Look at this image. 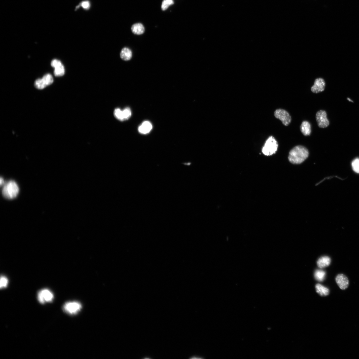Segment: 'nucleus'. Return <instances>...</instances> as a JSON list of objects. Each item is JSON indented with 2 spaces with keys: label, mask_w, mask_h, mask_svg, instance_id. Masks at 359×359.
<instances>
[{
  "label": "nucleus",
  "mask_w": 359,
  "mask_h": 359,
  "mask_svg": "<svg viewBox=\"0 0 359 359\" xmlns=\"http://www.w3.org/2000/svg\"><path fill=\"white\" fill-rule=\"evenodd\" d=\"M309 152L308 149L303 146H297L289 152L288 160L292 164H300L308 158Z\"/></svg>",
  "instance_id": "f257e3e1"
},
{
  "label": "nucleus",
  "mask_w": 359,
  "mask_h": 359,
  "mask_svg": "<svg viewBox=\"0 0 359 359\" xmlns=\"http://www.w3.org/2000/svg\"><path fill=\"white\" fill-rule=\"evenodd\" d=\"M19 191V187L16 182L10 181L4 185L2 192L3 195L5 198L12 199L17 196Z\"/></svg>",
  "instance_id": "f03ea898"
},
{
  "label": "nucleus",
  "mask_w": 359,
  "mask_h": 359,
  "mask_svg": "<svg viewBox=\"0 0 359 359\" xmlns=\"http://www.w3.org/2000/svg\"><path fill=\"white\" fill-rule=\"evenodd\" d=\"M278 145L277 141L272 136L270 137L266 141L263 148V154L266 156L272 155L278 150Z\"/></svg>",
  "instance_id": "7ed1b4c3"
},
{
  "label": "nucleus",
  "mask_w": 359,
  "mask_h": 359,
  "mask_svg": "<svg viewBox=\"0 0 359 359\" xmlns=\"http://www.w3.org/2000/svg\"><path fill=\"white\" fill-rule=\"evenodd\" d=\"M274 115L276 118L280 120L285 126L289 125L291 121V117L289 113L286 110L279 109L274 112Z\"/></svg>",
  "instance_id": "20e7f679"
},
{
  "label": "nucleus",
  "mask_w": 359,
  "mask_h": 359,
  "mask_svg": "<svg viewBox=\"0 0 359 359\" xmlns=\"http://www.w3.org/2000/svg\"><path fill=\"white\" fill-rule=\"evenodd\" d=\"M53 79L50 74L45 75L42 79H38L35 82L34 86L37 89L42 90L44 88L52 84Z\"/></svg>",
  "instance_id": "39448f33"
},
{
  "label": "nucleus",
  "mask_w": 359,
  "mask_h": 359,
  "mask_svg": "<svg viewBox=\"0 0 359 359\" xmlns=\"http://www.w3.org/2000/svg\"><path fill=\"white\" fill-rule=\"evenodd\" d=\"M81 307V305L80 303L73 301L68 302L65 304L63 309L66 313L70 315H75L80 311Z\"/></svg>",
  "instance_id": "423d86ee"
},
{
  "label": "nucleus",
  "mask_w": 359,
  "mask_h": 359,
  "mask_svg": "<svg viewBox=\"0 0 359 359\" xmlns=\"http://www.w3.org/2000/svg\"><path fill=\"white\" fill-rule=\"evenodd\" d=\"M316 119L318 126L320 128H326L329 125V122L325 110H320L318 111L316 115Z\"/></svg>",
  "instance_id": "0eeeda50"
},
{
  "label": "nucleus",
  "mask_w": 359,
  "mask_h": 359,
  "mask_svg": "<svg viewBox=\"0 0 359 359\" xmlns=\"http://www.w3.org/2000/svg\"><path fill=\"white\" fill-rule=\"evenodd\" d=\"M53 298V294L48 289H44L40 291L38 294V301L40 303L42 304L51 302Z\"/></svg>",
  "instance_id": "6e6552de"
},
{
  "label": "nucleus",
  "mask_w": 359,
  "mask_h": 359,
  "mask_svg": "<svg viewBox=\"0 0 359 359\" xmlns=\"http://www.w3.org/2000/svg\"><path fill=\"white\" fill-rule=\"evenodd\" d=\"M326 87V83L324 79L322 78L316 79L313 85L312 86L311 90L314 93H319L324 91Z\"/></svg>",
  "instance_id": "1a4fd4ad"
},
{
  "label": "nucleus",
  "mask_w": 359,
  "mask_h": 359,
  "mask_svg": "<svg viewBox=\"0 0 359 359\" xmlns=\"http://www.w3.org/2000/svg\"><path fill=\"white\" fill-rule=\"evenodd\" d=\"M335 281L340 289L343 290L347 289L349 285L348 278L343 274H338L335 278Z\"/></svg>",
  "instance_id": "9d476101"
},
{
  "label": "nucleus",
  "mask_w": 359,
  "mask_h": 359,
  "mask_svg": "<svg viewBox=\"0 0 359 359\" xmlns=\"http://www.w3.org/2000/svg\"><path fill=\"white\" fill-rule=\"evenodd\" d=\"M51 65L55 68L54 74L57 76H61L65 74V69L64 66L59 60L54 59L51 63Z\"/></svg>",
  "instance_id": "9b49d317"
},
{
  "label": "nucleus",
  "mask_w": 359,
  "mask_h": 359,
  "mask_svg": "<svg viewBox=\"0 0 359 359\" xmlns=\"http://www.w3.org/2000/svg\"><path fill=\"white\" fill-rule=\"evenodd\" d=\"M331 260L328 256H323L320 258L317 262L318 267L322 269L328 266L331 263Z\"/></svg>",
  "instance_id": "f8f14e48"
},
{
  "label": "nucleus",
  "mask_w": 359,
  "mask_h": 359,
  "mask_svg": "<svg viewBox=\"0 0 359 359\" xmlns=\"http://www.w3.org/2000/svg\"><path fill=\"white\" fill-rule=\"evenodd\" d=\"M152 128L151 123L149 121H145L139 126L138 131L141 133L146 134L149 133Z\"/></svg>",
  "instance_id": "ddd939ff"
},
{
  "label": "nucleus",
  "mask_w": 359,
  "mask_h": 359,
  "mask_svg": "<svg viewBox=\"0 0 359 359\" xmlns=\"http://www.w3.org/2000/svg\"><path fill=\"white\" fill-rule=\"evenodd\" d=\"M300 130L304 136H309L311 132L310 123L307 121H303L300 126Z\"/></svg>",
  "instance_id": "4468645a"
},
{
  "label": "nucleus",
  "mask_w": 359,
  "mask_h": 359,
  "mask_svg": "<svg viewBox=\"0 0 359 359\" xmlns=\"http://www.w3.org/2000/svg\"><path fill=\"white\" fill-rule=\"evenodd\" d=\"M317 292L322 296H326L329 295V290L328 288L323 285L317 284L315 286Z\"/></svg>",
  "instance_id": "2eb2a0df"
},
{
  "label": "nucleus",
  "mask_w": 359,
  "mask_h": 359,
  "mask_svg": "<svg viewBox=\"0 0 359 359\" xmlns=\"http://www.w3.org/2000/svg\"><path fill=\"white\" fill-rule=\"evenodd\" d=\"M120 56L122 60L128 61L131 60L132 58V53L131 50L128 48H124L121 51Z\"/></svg>",
  "instance_id": "dca6fc26"
},
{
  "label": "nucleus",
  "mask_w": 359,
  "mask_h": 359,
  "mask_svg": "<svg viewBox=\"0 0 359 359\" xmlns=\"http://www.w3.org/2000/svg\"><path fill=\"white\" fill-rule=\"evenodd\" d=\"M132 31L135 34L141 35L143 34L145 29L143 25L141 23H136L133 25L132 27Z\"/></svg>",
  "instance_id": "f3484780"
},
{
  "label": "nucleus",
  "mask_w": 359,
  "mask_h": 359,
  "mask_svg": "<svg viewBox=\"0 0 359 359\" xmlns=\"http://www.w3.org/2000/svg\"><path fill=\"white\" fill-rule=\"evenodd\" d=\"M326 273L324 271L322 270H317L314 273V277L317 281L322 282L324 280Z\"/></svg>",
  "instance_id": "a211bd4d"
},
{
  "label": "nucleus",
  "mask_w": 359,
  "mask_h": 359,
  "mask_svg": "<svg viewBox=\"0 0 359 359\" xmlns=\"http://www.w3.org/2000/svg\"><path fill=\"white\" fill-rule=\"evenodd\" d=\"M351 165L353 170L356 173H359V158L355 159L352 162Z\"/></svg>",
  "instance_id": "6ab92c4d"
},
{
  "label": "nucleus",
  "mask_w": 359,
  "mask_h": 359,
  "mask_svg": "<svg viewBox=\"0 0 359 359\" xmlns=\"http://www.w3.org/2000/svg\"><path fill=\"white\" fill-rule=\"evenodd\" d=\"M114 115L115 116L117 119L121 121L124 120V117H123V111L121 109H115L114 111Z\"/></svg>",
  "instance_id": "aec40b11"
},
{
  "label": "nucleus",
  "mask_w": 359,
  "mask_h": 359,
  "mask_svg": "<svg viewBox=\"0 0 359 359\" xmlns=\"http://www.w3.org/2000/svg\"><path fill=\"white\" fill-rule=\"evenodd\" d=\"M174 2L173 0H164L162 3L161 6L162 9L163 10H166L170 5L173 4Z\"/></svg>",
  "instance_id": "412c9836"
},
{
  "label": "nucleus",
  "mask_w": 359,
  "mask_h": 359,
  "mask_svg": "<svg viewBox=\"0 0 359 359\" xmlns=\"http://www.w3.org/2000/svg\"><path fill=\"white\" fill-rule=\"evenodd\" d=\"M123 117L124 120H128L132 115L131 110L129 108H126L123 111Z\"/></svg>",
  "instance_id": "4be33fe9"
},
{
  "label": "nucleus",
  "mask_w": 359,
  "mask_h": 359,
  "mask_svg": "<svg viewBox=\"0 0 359 359\" xmlns=\"http://www.w3.org/2000/svg\"><path fill=\"white\" fill-rule=\"evenodd\" d=\"M8 284V279L5 277L2 276H1V283H0V287L1 289L7 287Z\"/></svg>",
  "instance_id": "5701e85b"
},
{
  "label": "nucleus",
  "mask_w": 359,
  "mask_h": 359,
  "mask_svg": "<svg viewBox=\"0 0 359 359\" xmlns=\"http://www.w3.org/2000/svg\"><path fill=\"white\" fill-rule=\"evenodd\" d=\"M80 6L85 9H89L90 7V4L89 1H85L82 2L80 5L76 7V9L79 8Z\"/></svg>",
  "instance_id": "b1692460"
},
{
  "label": "nucleus",
  "mask_w": 359,
  "mask_h": 359,
  "mask_svg": "<svg viewBox=\"0 0 359 359\" xmlns=\"http://www.w3.org/2000/svg\"><path fill=\"white\" fill-rule=\"evenodd\" d=\"M4 184V181L3 179V178H1V185L2 186V185H3V184Z\"/></svg>",
  "instance_id": "393cba45"
},
{
  "label": "nucleus",
  "mask_w": 359,
  "mask_h": 359,
  "mask_svg": "<svg viewBox=\"0 0 359 359\" xmlns=\"http://www.w3.org/2000/svg\"><path fill=\"white\" fill-rule=\"evenodd\" d=\"M347 99H348V100L349 101L351 102H353L351 100V99L350 98H347Z\"/></svg>",
  "instance_id": "a878e982"
}]
</instances>
